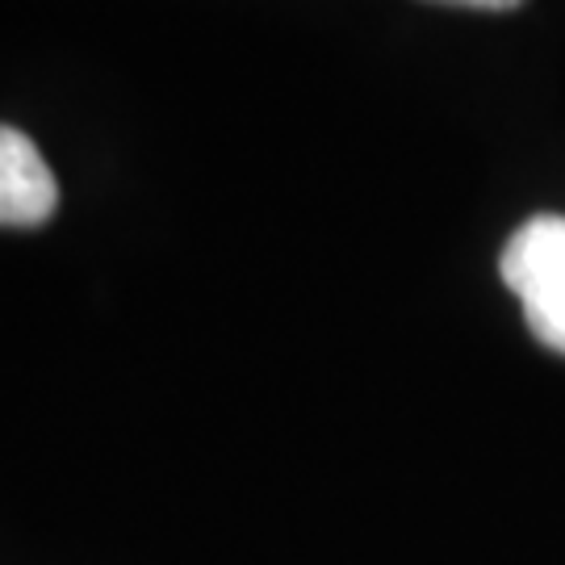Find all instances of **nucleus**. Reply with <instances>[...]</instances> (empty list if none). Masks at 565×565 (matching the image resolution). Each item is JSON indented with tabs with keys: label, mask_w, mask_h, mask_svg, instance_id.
Instances as JSON below:
<instances>
[{
	"label": "nucleus",
	"mask_w": 565,
	"mask_h": 565,
	"mask_svg": "<svg viewBox=\"0 0 565 565\" xmlns=\"http://www.w3.org/2000/svg\"><path fill=\"white\" fill-rule=\"evenodd\" d=\"M499 273H503L507 289L515 298H527L541 285L565 277V214H536V218H527L507 239Z\"/></svg>",
	"instance_id": "nucleus-2"
},
{
	"label": "nucleus",
	"mask_w": 565,
	"mask_h": 565,
	"mask_svg": "<svg viewBox=\"0 0 565 565\" xmlns=\"http://www.w3.org/2000/svg\"><path fill=\"white\" fill-rule=\"evenodd\" d=\"M60 210V181L39 142L0 121V226H42Z\"/></svg>",
	"instance_id": "nucleus-1"
},
{
	"label": "nucleus",
	"mask_w": 565,
	"mask_h": 565,
	"mask_svg": "<svg viewBox=\"0 0 565 565\" xmlns=\"http://www.w3.org/2000/svg\"><path fill=\"white\" fill-rule=\"evenodd\" d=\"M520 302H524L527 331L545 343V348L565 356V277L541 285L536 294H527Z\"/></svg>",
	"instance_id": "nucleus-3"
},
{
	"label": "nucleus",
	"mask_w": 565,
	"mask_h": 565,
	"mask_svg": "<svg viewBox=\"0 0 565 565\" xmlns=\"http://www.w3.org/2000/svg\"><path fill=\"white\" fill-rule=\"evenodd\" d=\"M431 4H452V9H486V13H507V9H520L524 0H431Z\"/></svg>",
	"instance_id": "nucleus-4"
}]
</instances>
